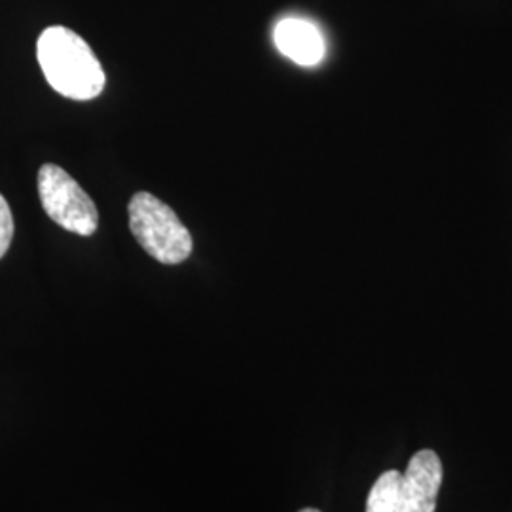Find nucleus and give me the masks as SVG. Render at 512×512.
Masks as SVG:
<instances>
[{"label": "nucleus", "mask_w": 512, "mask_h": 512, "mask_svg": "<svg viewBox=\"0 0 512 512\" xmlns=\"http://www.w3.org/2000/svg\"><path fill=\"white\" fill-rule=\"evenodd\" d=\"M442 475V461L437 452H416L401 476L395 512H435Z\"/></svg>", "instance_id": "obj_4"}, {"label": "nucleus", "mask_w": 512, "mask_h": 512, "mask_svg": "<svg viewBox=\"0 0 512 512\" xmlns=\"http://www.w3.org/2000/svg\"><path fill=\"white\" fill-rule=\"evenodd\" d=\"M40 69L55 92L73 101H90L105 88V73L90 44L74 31L48 27L37 42Z\"/></svg>", "instance_id": "obj_1"}, {"label": "nucleus", "mask_w": 512, "mask_h": 512, "mask_svg": "<svg viewBox=\"0 0 512 512\" xmlns=\"http://www.w3.org/2000/svg\"><path fill=\"white\" fill-rule=\"evenodd\" d=\"M129 228L148 255L162 264H181L194 241L175 211L148 192H137L128 205Z\"/></svg>", "instance_id": "obj_2"}, {"label": "nucleus", "mask_w": 512, "mask_h": 512, "mask_svg": "<svg viewBox=\"0 0 512 512\" xmlns=\"http://www.w3.org/2000/svg\"><path fill=\"white\" fill-rule=\"evenodd\" d=\"M277 50L302 67H313L325 57V40L306 19L287 18L275 25Z\"/></svg>", "instance_id": "obj_5"}, {"label": "nucleus", "mask_w": 512, "mask_h": 512, "mask_svg": "<svg viewBox=\"0 0 512 512\" xmlns=\"http://www.w3.org/2000/svg\"><path fill=\"white\" fill-rule=\"evenodd\" d=\"M12 238H14V217H12L10 205L0 194V258L8 253Z\"/></svg>", "instance_id": "obj_7"}, {"label": "nucleus", "mask_w": 512, "mask_h": 512, "mask_svg": "<svg viewBox=\"0 0 512 512\" xmlns=\"http://www.w3.org/2000/svg\"><path fill=\"white\" fill-rule=\"evenodd\" d=\"M298 512H321V511H317V509H302V511H298Z\"/></svg>", "instance_id": "obj_8"}, {"label": "nucleus", "mask_w": 512, "mask_h": 512, "mask_svg": "<svg viewBox=\"0 0 512 512\" xmlns=\"http://www.w3.org/2000/svg\"><path fill=\"white\" fill-rule=\"evenodd\" d=\"M403 473L399 471H385L374 482L370 494L366 497V512H395L397 509V494L399 482Z\"/></svg>", "instance_id": "obj_6"}, {"label": "nucleus", "mask_w": 512, "mask_h": 512, "mask_svg": "<svg viewBox=\"0 0 512 512\" xmlns=\"http://www.w3.org/2000/svg\"><path fill=\"white\" fill-rule=\"evenodd\" d=\"M38 196L46 215L61 228L92 236L99 226V213L92 198L59 165L46 164L38 171Z\"/></svg>", "instance_id": "obj_3"}]
</instances>
